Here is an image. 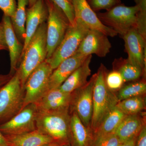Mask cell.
Listing matches in <instances>:
<instances>
[{"label": "cell", "mask_w": 146, "mask_h": 146, "mask_svg": "<svg viewBox=\"0 0 146 146\" xmlns=\"http://www.w3.org/2000/svg\"><path fill=\"white\" fill-rule=\"evenodd\" d=\"M126 116L115 106L110 111L102 121L98 129L94 133L95 138L108 133H114Z\"/></svg>", "instance_id": "cell-22"}, {"label": "cell", "mask_w": 146, "mask_h": 146, "mask_svg": "<svg viewBox=\"0 0 146 146\" xmlns=\"http://www.w3.org/2000/svg\"><path fill=\"white\" fill-rule=\"evenodd\" d=\"M2 22L3 24L6 43L10 57V71L9 74L13 76L17 71V66L21 60L23 44L16 36L10 17L3 15Z\"/></svg>", "instance_id": "cell-16"}, {"label": "cell", "mask_w": 146, "mask_h": 146, "mask_svg": "<svg viewBox=\"0 0 146 146\" xmlns=\"http://www.w3.org/2000/svg\"><path fill=\"white\" fill-rule=\"evenodd\" d=\"M70 109L38 111L36 129L63 144L70 143Z\"/></svg>", "instance_id": "cell-3"}, {"label": "cell", "mask_w": 146, "mask_h": 146, "mask_svg": "<svg viewBox=\"0 0 146 146\" xmlns=\"http://www.w3.org/2000/svg\"><path fill=\"white\" fill-rule=\"evenodd\" d=\"M87 1L95 12L102 10H109L122 3L121 0H87Z\"/></svg>", "instance_id": "cell-29"}, {"label": "cell", "mask_w": 146, "mask_h": 146, "mask_svg": "<svg viewBox=\"0 0 146 146\" xmlns=\"http://www.w3.org/2000/svg\"><path fill=\"white\" fill-rule=\"evenodd\" d=\"M137 7V30L146 39V0H134Z\"/></svg>", "instance_id": "cell-27"}, {"label": "cell", "mask_w": 146, "mask_h": 146, "mask_svg": "<svg viewBox=\"0 0 146 146\" xmlns=\"http://www.w3.org/2000/svg\"><path fill=\"white\" fill-rule=\"evenodd\" d=\"M74 25H70L63 40L51 57L45 61L54 70L60 63L72 56L78 49L89 29L82 21L75 20Z\"/></svg>", "instance_id": "cell-5"}, {"label": "cell", "mask_w": 146, "mask_h": 146, "mask_svg": "<svg viewBox=\"0 0 146 146\" xmlns=\"http://www.w3.org/2000/svg\"><path fill=\"white\" fill-rule=\"evenodd\" d=\"M69 1H70L71 3L72 2V0H69Z\"/></svg>", "instance_id": "cell-41"}, {"label": "cell", "mask_w": 146, "mask_h": 146, "mask_svg": "<svg viewBox=\"0 0 146 146\" xmlns=\"http://www.w3.org/2000/svg\"><path fill=\"white\" fill-rule=\"evenodd\" d=\"M106 80L108 89L114 92L120 90L125 83L121 74L114 70L109 72H108Z\"/></svg>", "instance_id": "cell-28"}, {"label": "cell", "mask_w": 146, "mask_h": 146, "mask_svg": "<svg viewBox=\"0 0 146 146\" xmlns=\"http://www.w3.org/2000/svg\"><path fill=\"white\" fill-rule=\"evenodd\" d=\"M111 48L108 36L101 32L89 29L76 52L84 56L95 54L104 57L109 53Z\"/></svg>", "instance_id": "cell-12"}, {"label": "cell", "mask_w": 146, "mask_h": 146, "mask_svg": "<svg viewBox=\"0 0 146 146\" xmlns=\"http://www.w3.org/2000/svg\"><path fill=\"white\" fill-rule=\"evenodd\" d=\"M71 146L70 145V143L66 144V145H63V146Z\"/></svg>", "instance_id": "cell-40"}, {"label": "cell", "mask_w": 146, "mask_h": 146, "mask_svg": "<svg viewBox=\"0 0 146 146\" xmlns=\"http://www.w3.org/2000/svg\"><path fill=\"white\" fill-rule=\"evenodd\" d=\"M7 50L6 43L5 33L3 22L0 23V51Z\"/></svg>", "instance_id": "cell-34"}, {"label": "cell", "mask_w": 146, "mask_h": 146, "mask_svg": "<svg viewBox=\"0 0 146 146\" xmlns=\"http://www.w3.org/2000/svg\"><path fill=\"white\" fill-rule=\"evenodd\" d=\"M96 74L84 86L72 93L70 113L75 112L84 125L91 127L93 112V90Z\"/></svg>", "instance_id": "cell-9"}, {"label": "cell", "mask_w": 146, "mask_h": 146, "mask_svg": "<svg viewBox=\"0 0 146 146\" xmlns=\"http://www.w3.org/2000/svg\"><path fill=\"white\" fill-rule=\"evenodd\" d=\"M72 94H67L58 88L48 90L35 104L38 111L70 109Z\"/></svg>", "instance_id": "cell-18"}, {"label": "cell", "mask_w": 146, "mask_h": 146, "mask_svg": "<svg viewBox=\"0 0 146 146\" xmlns=\"http://www.w3.org/2000/svg\"><path fill=\"white\" fill-rule=\"evenodd\" d=\"M113 70L121 74L124 82L136 81L141 77L145 78V74L141 68L131 64L127 58H116L112 63Z\"/></svg>", "instance_id": "cell-23"}, {"label": "cell", "mask_w": 146, "mask_h": 146, "mask_svg": "<svg viewBox=\"0 0 146 146\" xmlns=\"http://www.w3.org/2000/svg\"><path fill=\"white\" fill-rule=\"evenodd\" d=\"M145 124V117L141 116L140 114L126 115L114 133L121 143L136 138Z\"/></svg>", "instance_id": "cell-19"}, {"label": "cell", "mask_w": 146, "mask_h": 146, "mask_svg": "<svg viewBox=\"0 0 146 146\" xmlns=\"http://www.w3.org/2000/svg\"><path fill=\"white\" fill-rule=\"evenodd\" d=\"M48 15V7L45 0H37L33 5L27 9L25 38L23 53L39 26L46 22Z\"/></svg>", "instance_id": "cell-14"}, {"label": "cell", "mask_w": 146, "mask_h": 146, "mask_svg": "<svg viewBox=\"0 0 146 146\" xmlns=\"http://www.w3.org/2000/svg\"><path fill=\"white\" fill-rule=\"evenodd\" d=\"M92 57V55L88 56L83 63L69 76L58 89L64 93L72 94L85 85L91 74L90 65Z\"/></svg>", "instance_id": "cell-20"}, {"label": "cell", "mask_w": 146, "mask_h": 146, "mask_svg": "<svg viewBox=\"0 0 146 146\" xmlns=\"http://www.w3.org/2000/svg\"><path fill=\"white\" fill-rule=\"evenodd\" d=\"M64 12L71 25L75 24L74 11L72 3L69 0H50Z\"/></svg>", "instance_id": "cell-30"}, {"label": "cell", "mask_w": 146, "mask_h": 146, "mask_svg": "<svg viewBox=\"0 0 146 146\" xmlns=\"http://www.w3.org/2000/svg\"><path fill=\"white\" fill-rule=\"evenodd\" d=\"M121 142L114 133L95 138L92 146H119Z\"/></svg>", "instance_id": "cell-31"}, {"label": "cell", "mask_w": 146, "mask_h": 146, "mask_svg": "<svg viewBox=\"0 0 146 146\" xmlns=\"http://www.w3.org/2000/svg\"><path fill=\"white\" fill-rule=\"evenodd\" d=\"M76 20L82 21L89 29L101 32L110 37L117 35L114 30L104 25L95 11L90 7L87 0H72Z\"/></svg>", "instance_id": "cell-13"}, {"label": "cell", "mask_w": 146, "mask_h": 146, "mask_svg": "<svg viewBox=\"0 0 146 146\" xmlns=\"http://www.w3.org/2000/svg\"><path fill=\"white\" fill-rule=\"evenodd\" d=\"M25 92L16 71L7 83L0 87V125L23 109Z\"/></svg>", "instance_id": "cell-4"}, {"label": "cell", "mask_w": 146, "mask_h": 146, "mask_svg": "<svg viewBox=\"0 0 146 146\" xmlns=\"http://www.w3.org/2000/svg\"><path fill=\"white\" fill-rule=\"evenodd\" d=\"M128 61L141 68L146 74V39L138 33L137 29H131L122 36Z\"/></svg>", "instance_id": "cell-11"}, {"label": "cell", "mask_w": 146, "mask_h": 146, "mask_svg": "<svg viewBox=\"0 0 146 146\" xmlns=\"http://www.w3.org/2000/svg\"><path fill=\"white\" fill-rule=\"evenodd\" d=\"M135 146H146V125L143 126L136 137Z\"/></svg>", "instance_id": "cell-33"}, {"label": "cell", "mask_w": 146, "mask_h": 146, "mask_svg": "<svg viewBox=\"0 0 146 146\" xmlns=\"http://www.w3.org/2000/svg\"><path fill=\"white\" fill-rule=\"evenodd\" d=\"M9 146H41L55 141L37 130L18 135H4Z\"/></svg>", "instance_id": "cell-21"}, {"label": "cell", "mask_w": 146, "mask_h": 146, "mask_svg": "<svg viewBox=\"0 0 146 146\" xmlns=\"http://www.w3.org/2000/svg\"><path fill=\"white\" fill-rule=\"evenodd\" d=\"M37 0H28L29 7L32 6L33 4L36 2Z\"/></svg>", "instance_id": "cell-39"}, {"label": "cell", "mask_w": 146, "mask_h": 146, "mask_svg": "<svg viewBox=\"0 0 146 146\" xmlns=\"http://www.w3.org/2000/svg\"><path fill=\"white\" fill-rule=\"evenodd\" d=\"M118 91L117 97L119 102L133 97L145 96L146 83L145 78L123 86Z\"/></svg>", "instance_id": "cell-26"}, {"label": "cell", "mask_w": 146, "mask_h": 146, "mask_svg": "<svg viewBox=\"0 0 146 146\" xmlns=\"http://www.w3.org/2000/svg\"><path fill=\"white\" fill-rule=\"evenodd\" d=\"M17 3L16 0H0V9L4 15L13 17L16 12Z\"/></svg>", "instance_id": "cell-32"}, {"label": "cell", "mask_w": 146, "mask_h": 146, "mask_svg": "<svg viewBox=\"0 0 146 146\" xmlns=\"http://www.w3.org/2000/svg\"><path fill=\"white\" fill-rule=\"evenodd\" d=\"M28 4V0H18L16 12L10 18L16 36L23 44L25 38L27 6Z\"/></svg>", "instance_id": "cell-24"}, {"label": "cell", "mask_w": 146, "mask_h": 146, "mask_svg": "<svg viewBox=\"0 0 146 146\" xmlns=\"http://www.w3.org/2000/svg\"><path fill=\"white\" fill-rule=\"evenodd\" d=\"M137 11L136 5L128 7L121 3L97 15L104 25L122 37L131 29H137Z\"/></svg>", "instance_id": "cell-7"}, {"label": "cell", "mask_w": 146, "mask_h": 146, "mask_svg": "<svg viewBox=\"0 0 146 146\" xmlns=\"http://www.w3.org/2000/svg\"><path fill=\"white\" fill-rule=\"evenodd\" d=\"M116 107L126 115H137L146 108L145 96L129 98L118 102Z\"/></svg>", "instance_id": "cell-25"}, {"label": "cell", "mask_w": 146, "mask_h": 146, "mask_svg": "<svg viewBox=\"0 0 146 146\" xmlns=\"http://www.w3.org/2000/svg\"><path fill=\"white\" fill-rule=\"evenodd\" d=\"M13 76L9 74L6 75H0V87L7 82Z\"/></svg>", "instance_id": "cell-35"}, {"label": "cell", "mask_w": 146, "mask_h": 146, "mask_svg": "<svg viewBox=\"0 0 146 146\" xmlns=\"http://www.w3.org/2000/svg\"><path fill=\"white\" fill-rule=\"evenodd\" d=\"M46 22L39 26L21 56L16 71L23 88L30 74L46 59Z\"/></svg>", "instance_id": "cell-2"}, {"label": "cell", "mask_w": 146, "mask_h": 146, "mask_svg": "<svg viewBox=\"0 0 146 146\" xmlns=\"http://www.w3.org/2000/svg\"><path fill=\"white\" fill-rule=\"evenodd\" d=\"M70 114L69 138L71 146H92L95 137L91 128L85 126L75 112Z\"/></svg>", "instance_id": "cell-17"}, {"label": "cell", "mask_w": 146, "mask_h": 146, "mask_svg": "<svg viewBox=\"0 0 146 146\" xmlns=\"http://www.w3.org/2000/svg\"><path fill=\"white\" fill-rule=\"evenodd\" d=\"M136 138H132L130 140L121 143L119 146H135Z\"/></svg>", "instance_id": "cell-36"}, {"label": "cell", "mask_w": 146, "mask_h": 146, "mask_svg": "<svg viewBox=\"0 0 146 146\" xmlns=\"http://www.w3.org/2000/svg\"><path fill=\"white\" fill-rule=\"evenodd\" d=\"M88 56H84L76 52L72 56L60 63L53 70L50 76L48 90L58 88L69 76L83 63Z\"/></svg>", "instance_id": "cell-15"}, {"label": "cell", "mask_w": 146, "mask_h": 146, "mask_svg": "<svg viewBox=\"0 0 146 146\" xmlns=\"http://www.w3.org/2000/svg\"><path fill=\"white\" fill-rule=\"evenodd\" d=\"M64 145H66V144H63L57 141H53L41 146H62Z\"/></svg>", "instance_id": "cell-38"}, {"label": "cell", "mask_w": 146, "mask_h": 146, "mask_svg": "<svg viewBox=\"0 0 146 146\" xmlns=\"http://www.w3.org/2000/svg\"><path fill=\"white\" fill-rule=\"evenodd\" d=\"M37 112L35 104L27 105L13 117L0 125V131L4 135H18L36 130Z\"/></svg>", "instance_id": "cell-10"}, {"label": "cell", "mask_w": 146, "mask_h": 146, "mask_svg": "<svg viewBox=\"0 0 146 146\" xmlns=\"http://www.w3.org/2000/svg\"><path fill=\"white\" fill-rule=\"evenodd\" d=\"M0 146H9L7 140L0 131Z\"/></svg>", "instance_id": "cell-37"}, {"label": "cell", "mask_w": 146, "mask_h": 146, "mask_svg": "<svg viewBox=\"0 0 146 146\" xmlns=\"http://www.w3.org/2000/svg\"><path fill=\"white\" fill-rule=\"evenodd\" d=\"M53 70L44 61L30 74L24 85L23 108L30 104H35L48 91L50 76Z\"/></svg>", "instance_id": "cell-8"}, {"label": "cell", "mask_w": 146, "mask_h": 146, "mask_svg": "<svg viewBox=\"0 0 146 146\" xmlns=\"http://www.w3.org/2000/svg\"><path fill=\"white\" fill-rule=\"evenodd\" d=\"M45 1L48 12L46 21V59H48L51 57L60 44L71 25L67 16L60 8L50 0Z\"/></svg>", "instance_id": "cell-6"}, {"label": "cell", "mask_w": 146, "mask_h": 146, "mask_svg": "<svg viewBox=\"0 0 146 146\" xmlns=\"http://www.w3.org/2000/svg\"><path fill=\"white\" fill-rule=\"evenodd\" d=\"M107 68L103 64L100 65L96 74L93 90V112L91 128L95 133L102 121L119 101L117 95L108 89L106 85Z\"/></svg>", "instance_id": "cell-1"}]
</instances>
